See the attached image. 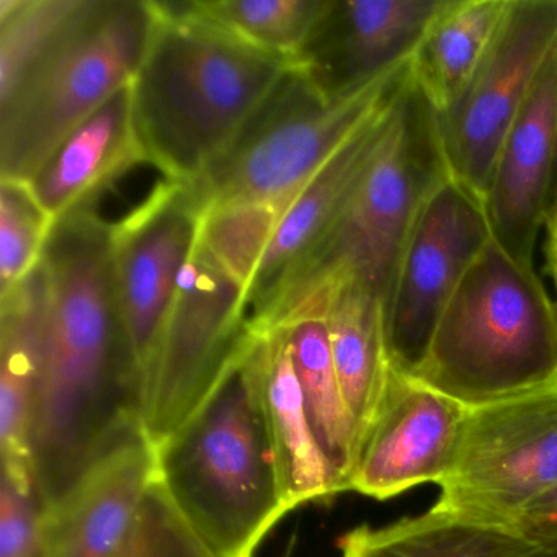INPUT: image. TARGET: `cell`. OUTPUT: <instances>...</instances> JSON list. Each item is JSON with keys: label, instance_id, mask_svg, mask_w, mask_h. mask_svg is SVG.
Segmentation results:
<instances>
[{"label": "cell", "instance_id": "13", "mask_svg": "<svg viewBox=\"0 0 557 557\" xmlns=\"http://www.w3.org/2000/svg\"><path fill=\"white\" fill-rule=\"evenodd\" d=\"M201 214L194 187L182 184L113 233L116 301L143 377L197 247Z\"/></svg>", "mask_w": 557, "mask_h": 557}, {"label": "cell", "instance_id": "30", "mask_svg": "<svg viewBox=\"0 0 557 557\" xmlns=\"http://www.w3.org/2000/svg\"><path fill=\"white\" fill-rule=\"evenodd\" d=\"M119 557H218L188 530L158 482L149 488L132 540Z\"/></svg>", "mask_w": 557, "mask_h": 557}, {"label": "cell", "instance_id": "26", "mask_svg": "<svg viewBox=\"0 0 557 557\" xmlns=\"http://www.w3.org/2000/svg\"><path fill=\"white\" fill-rule=\"evenodd\" d=\"M286 210L270 203L205 208L198 244L247 293Z\"/></svg>", "mask_w": 557, "mask_h": 557}, {"label": "cell", "instance_id": "1", "mask_svg": "<svg viewBox=\"0 0 557 557\" xmlns=\"http://www.w3.org/2000/svg\"><path fill=\"white\" fill-rule=\"evenodd\" d=\"M47 325L28 426L44 510L90 469L145 435L143 374L116 301L113 234L86 211L54 223L41 259Z\"/></svg>", "mask_w": 557, "mask_h": 557}, {"label": "cell", "instance_id": "19", "mask_svg": "<svg viewBox=\"0 0 557 557\" xmlns=\"http://www.w3.org/2000/svg\"><path fill=\"white\" fill-rule=\"evenodd\" d=\"M257 331L262 337L260 386L286 497L292 508L327 500L342 491L309 423L285 329Z\"/></svg>", "mask_w": 557, "mask_h": 557}, {"label": "cell", "instance_id": "12", "mask_svg": "<svg viewBox=\"0 0 557 557\" xmlns=\"http://www.w3.org/2000/svg\"><path fill=\"white\" fill-rule=\"evenodd\" d=\"M469 407L391 367L351 472L350 491L376 500L442 484L455 462Z\"/></svg>", "mask_w": 557, "mask_h": 557}, {"label": "cell", "instance_id": "31", "mask_svg": "<svg viewBox=\"0 0 557 557\" xmlns=\"http://www.w3.org/2000/svg\"><path fill=\"white\" fill-rule=\"evenodd\" d=\"M515 530L534 543L546 546L557 543V484L521 515Z\"/></svg>", "mask_w": 557, "mask_h": 557}, {"label": "cell", "instance_id": "8", "mask_svg": "<svg viewBox=\"0 0 557 557\" xmlns=\"http://www.w3.org/2000/svg\"><path fill=\"white\" fill-rule=\"evenodd\" d=\"M557 484V383L469 407L435 507L513 528Z\"/></svg>", "mask_w": 557, "mask_h": 557}, {"label": "cell", "instance_id": "3", "mask_svg": "<svg viewBox=\"0 0 557 557\" xmlns=\"http://www.w3.org/2000/svg\"><path fill=\"white\" fill-rule=\"evenodd\" d=\"M152 5L154 27L132 81L136 129L152 161L195 184L239 138L292 63L197 17L185 0Z\"/></svg>", "mask_w": 557, "mask_h": 557}, {"label": "cell", "instance_id": "28", "mask_svg": "<svg viewBox=\"0 0 557 557\" xmlns=\"http://www.w3.org/2000/svg\"><path fill=\"white\" fill-rule=\"evenodd\" d=\"M83 0H0V94L8 92Z\"/></svg>", "mask_w": 557, "mask_h": 557}, {"label": "cell", "instance_id": "17", "mask_svg": "<svg viewBox=\"0 0 557 557\" xmlns=\"http://www.w3.org/2000/svg\"><path fill=\"white\" fill-rule=\"evenodd\" d=\"M396 94L329 159L283 214L256 278L244 296L246 324L265 311L283 283L308 259L337 220L389 132Z\"/></svg>", "mask_w": 557, "mask_h": 557}, {"label": "cell", "instance_id": "9", "mask_svg": "<svg viewBox=\"0 0 557 557\" xmlns=\"http://www.w3.org/2000/svg\"><path fill=\"white\" fill-rule=\"evenodd\" d=\"M246 289L197 243L143 377L141 426L152 448L207 399L246 332Z\"/></svg>", "mask_w": 557, "mask_h": 557}, {"label": "cell", "instance_id": "10", "mask_svg": "<svg viewBox=\"0 0 557 557\" xmlns=\"http://www.w3.org/2000/svg\"><path fill=\"white\" fill-rule=\"evenodd\" d=\"M557 50V0H510L478 67L438 112L451 177L482 201L500 143Z\"/></svg>", "mask_w": 557, "mask_h": 557}, {"label": "cell", "instance_id": "5", "mask_svg": "<svg viewBox=\"0 0 557 557\" xmlns=\"http://www.w3.org/2000/svg\"><path fill=\"white\" fill-rule=\"evenodd\" d=\"M413 377L466 407L557 383V302L494 240L446 305Z\"/></svg>", "mask_w": 557, "mask_h": 557}, {"label": "cell", "instance_id": "15", "mask_svg": "<svg viewBox=\"0 0 557 557\" xmlns=\"http://www.w3.org/2000/svg\"><path fill=\"white\" fill-rule=\"evenodd\" d=\"M443 0H331L298 64L331 97L409 63Z\"/></svg>", "mask_w": 557, "mask_h": 557}, {"label": "cell", "instance_id": "29", "mask_svg": "<svg viewBox=\"0 0 557 557\" xmlns=\"http://www.w3.org/2000/svg\"><path fill=\"white\" fill-rule=\"evenodd\" d=\"M44 505L28 466L2 462L0 557H41Z\"/></svg>", "mask_w": 557, "mask_h": 557}, {"label": "cell", "instance_id": "22", "mask_svg": "<svg viewBox=\"0 0 557 557\" xmlns=\"http://www.w3.org/2000/svg\"><path fill=\"white\" fill-rule=\"evenodd\" d=\"M325 324L342 394L360 448L391 370L384 301L364 283L345 280L332 288Z\"/></svg>", "mask_w": 557, "mask_h": 557}, {"label": "cell", "instance_id": "18", "mask_svg": "<svg viewBox=\"0 0 557 557\" xmlns=\"http://www.w3.org/2000/svg\"><path fill=\"white\" fill-rule=\"evenodd\" d=\"M141 154L128 84L58 146L28 185L57 221Z\"/></svg>", "mask_w": 557, "mask_h": 557}, {"label": "cell", "instance_id": "16", "mask_svg": "<svg viewBox=\"0 0 557 557\" xmlns=\"http://www.w3.org/2000/svg\"><path fill=\"white\" fill-rule=\"evenodd\" d=\"M154 481V448L141 435L102 459L44 511L41 557H119Z\"/></svg>", "mask_w": 557, "mask_h": 557}, {"label": "cell", "instance_id": "33", "mask_svg": "<svg viewBox=\"0 0 557 557\" xmlns=\"http://www.w3.org/2000/svg\"><path fill=\"white\" fill-rule=\"evenodd\" d=\"M554 547H557V543H556V544H554Z\"/></svg>", "mask_w": 557, "mask_h": 557}, {"label": "cell", "instance_id": "6", "mask_svg": "<svg viewBox=\"0 0 557 557\" xmlns=\"http://www.w3.org/2000/svg\"><path fill=\"white\" fill-rule=\"evenodd\" d=\"M154 18L152 0H83L0 94V181L28 184L81 123L132 84Z\"/></svg>", "mask_w": 557, "mask_h": 557}, {"label": "cell", "instance_id": "27", "mask_svg": "<svg viewBox=\"0 0 557 557\" xmlns=\"http://www.w3.org/2000/svg\"><path fill=\"white\" fill-rule=\"evenodd\" d=\"M54 223L30 185L0 181V293L24 282L40 265Z\"/></svg>", "mask_w": 557, "mask_h": 557}, {"label": "cell", "instance_id": "4", "mask_svg": "<svg viewBox=\"0 0 557 557\" xmlns=\"http://www.w3.org/2000/svg\"><path fill=\"white\" fill-rule=\"evenodd\" d=\"M449 178L438 112L409 70L394 100L389 132L337 220L253 324H286L345 280L370 286L386 305L404 246Z\"/></svg>", "mask_w": 557, "mask_h": 557}, {"label": "cell", "instance_id": "23", "mask_svg": "<svg viewBox=\"0 0 557 557\" xmlns=\"http://www.w3.org/2000/svg\"><path fill=\"white\" fill-rule=\"evenodd\" d=\"M285 329L302 403L315 442L342 492L350 491L357 459V433L332 358L325 312L295 319Z\"/></svg>", "mask_w": 557, "mask_h": 557}, {"label": "cell", "instance_id": "7", "mask_svg": "<svg viewBox=\"0 0 557 557\" xmlns=\"http://www.w3.org/2000/svg\"><path fill=\"white\" fill-rule=\"evenodd\" d=\"M409 63L350 96L331 99L289 64L234 145L190 184L205 208L270 203L288 208L329 159L399 89Z\"/></svg>", "mask_w": 557, "mask_h": 557}, {"label": "cell", "instance_id": "21", "mask_svg": "<svg viewBox=\"0 0 557 557\" xmlns=\"http://www.w3.org/2000/svg\"><path fill=\"white\" fill-rule=\"evenodd\" d=\"M342 557H557L513 528L458 517L433 505L386 527L361 524L338 541Z\"/></svg>", "mask_w": 557, "mask_h": 557}, {"label": "cell", "instance_id": "24", "mask_svg": "<svg viewBox=\"0 0 557 557\" xmlns=\"http://www.w3.org/2000/svg\"><path fill=\"white\" fill-rule=\"evenodd\" d=\"M508 2L443 0L410 60V73L436 110L448 106L474 73Z\"/></svg>", "mask_w": 557, "mask_h": 557}, {"label": "cell", "instance_id": "25", "mask_svg": "<svg viewBox=\"0 0 557 557\" xmlns=\"http://www.w3.org/2000/svg\"><path fill=\"white\" fill-rule=\"evenodd\" d=\"M185 5L237 40L293 64L331 0H185Z\"/></svg>", "mask_w": 557, "mask_h": 557}, {"label": "cell", "instance_id": "14", "mask_svg": "<svg viewBox=\"0 0 557 557\" xmlns=\"http://www.w3.org/2000/svg\"><path fill=\"white\" fill-rule=\"evenodd\" d=\"M557 200V50L500 143L482 195L492 240L524 265Z\"/></svg>", "mask_w": 557, "mask_h": 557}, {"label": "cell", "instance_id": "11", "mask_svg": "<svg viewBox=\"0 0 557 557\" xmlns=\"http://www.w3.org/2000/svg\"><path fill=\"white\" fill-rule=\"evenodd\" d=\"M491 240L482 201L449 178L420 213L387 293L384 322L394 370L417 373L446 305Z\"/></svg>", "mask_w": 557, "mask_h": 557}, {"label": "cell", "instance_id": "2", "mask_svg": "<svg viewBox=\"0 0 557 557\" xmlns=\"http://www.w3.org/2000/svg\"><path fill=\"white\" fill-rule=\"evenodd\" d=\"M262 337L247 325L197 412L154 446L156 482L218 557H252L292 511L260 386Z\"/></svg>", "mask_w": 557, "mask_h": 557}, {"label": "cell", "instance_id": "20", "mask_svg": "<svg viewBox=\"0 0 557 557\" xmlns=\"http://www.w3.org/2000/svg\"><path fill=\"white\" fill-rule=\"evenodd\" d=\"M48 286L44 265L0 293V451L2 462L30 466L28 426L44 351Z\"/></svg>", "mask_w": 557, "mask_h": 557}, {"label": "cell", "instance_id": "32", "mask_svg": "<svg viewBox=\"0 0 557 557\" xmlns=\"http://www.w3.org/2000/svg\"><path fill=\"white\" fill-rule=\"evenodd\" d=\"M546 269L557 293V200L546 221Z\"/></svg>", "mask_w": 557, "mask_h": 557}]
</instances>
